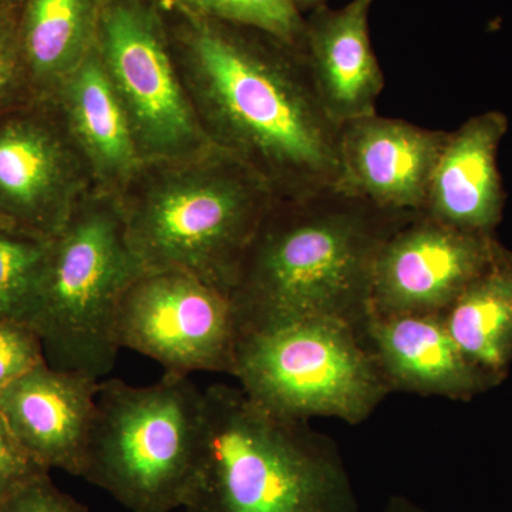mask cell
Returning a JSON list of instances; mask_svg holds the SVG:
<instances>
[{
	"mask_svg": "<svg viewBox=\"0 0 512 512\" xmlns=\"http://www.w3.org/2000/svg\"><path fill=\"white\" fill-rule=\"evenodd\" d=\"M508 131L501 111H485L448 131L431 175L424 214L464 231L495 234L505 192L498 151Z\"/></svg>",
	"mask_w": 512,
	"mask_h": 512,
	"instance_id": "cell-16",
	"label": "cell"
},
{
	"mask_svg": "<svg viewBox=\"0 0 512 512\" xmlns=\"http://www.w3.org/2000/svg\"><path fill=\"white\" fill-rule=\"evenodd\" d=\"M20 3H22V0H0V8L16 10L18 12Z\"/></svg>",
	"mask_w": 512,
	"mask_h": 512,
	"instance_id": "cell-28",
	"label": "cell"
},
{
	"mask_svg": "<svg viewBox=\"0 0 512 512\" xmlns=\"http://www.w3.org/2000/svg\"><path fill=\"white\" fill-rule=\"evenodd\" d=\"M52 99L89 168L94 188L119 195L143 160L97 46Z\"/></svg>",
	"mask_w": 512,
	"mask_h": 512,
	"instance_id": "cell-17",
	"label": "cell"
},
{
	"mask_svg": "<svg viewBox=\"0 0 512 512\" xmlns=\"http://www.w3.org/2000/svg\"><path fill=\"white\" fill-rule=\"evenodd\" d=\"M329 0H292L293 6L298 9L301 15H308L313 9L319 6L328 5Z\"/></svg>",
	"mask_w": 512,
	"mask_h": 512,
	"instance_id": "cell-27",
	"label": "cell"
},
{
	"mask_svg": "<svg viewBox=\"0 0 512 512\" xmlns=\"http://www.w3.org/2000/svg\"><path fill=\"white\" fill-rule=\"evenodd\" d=\"M237 336L227 293L181 271L144 272L117 312L120 349L151 357L175 375H232Z\"/></svg>",
	"mask_w": 512,
	"mask_h": 512,
	"instance_id": "cell-9",
	"label": "cell"
},
{
	"mask_svg": "<svg viewBox=\"0 0 512 512\" xmlns=\"http://www.w3.org/2000/svg\"><path fill=\"white\" fill-rule=\"evenodd\" d=\"M0 225H2V224H0ZM2 227H5V225H2Z\"/></svg>",
	"mask_w": 512,
	"mask_h": 512,
	"instance_id": "cell-29",
	"label": "cell"
},
{
	"mask_svg": "<svg viewBox=\"0 0 512 512\" xmlns=\"http://www.w3.org/2000/svg\"><path fill=\"white\" fill-rule=\"evenodd\" d=\"M375 0L342 8L319 6L305 15L302 53L323 106L342 124L375 114L384 74L370 37Z\"/></svg>",
	"mask_w": 512,
	"mask_h": 512,
	"instance_id": "cell-14",
	"label": "cell"
},
{
	"mask_svg": "<svg viewBox=\"0 0 512 512\" xmlns=\"http://www.w3.org/2000/svg\"><path fill=\"white\" fill-rule=\"evenodd\" d=\"M49 473L39 466L13 436L0 413V501L33 478Z\"/></svg>",
	"mask_w": 512,
	"mask_h": 512,
	"instance_id": "cell-24",
	"label": "cell"
},
{
	"mask_svg": "<svg viewBox=\"0 0 512 512\" xmlns=\"http://www.w3.org/2000/svg\"><path fill=\"white\" fill-rule=\"evenodd\" d=\"M94 188L55 100L0 124V224L53 241Z\"/></svg>",
	"mask_w": 512,
	"mask_h": 512,
	"instance_id": "cell-10",
	"label": "cell"
},
{
	"mask_svg": "<svg viewBox=\"0 0 512 512\" xmlns=\"http://www.w3.org/2000/svg\"><path fill=\"white\" fill-rule=\"evenodd\" d=\"M99 386L46 362L0 390V413L39 466L82 477Z\"/></svg>",
	"mask_w": 512,
	"mask_h": 512,
	"instance_id": "cell-13",
	"label": "cell"
},
{
	"mask_svg": "<svg viewBox=\"0 0 512 512\" xmlns=\"http://www.w3.org/2000/svg\"><path fill=\"white\" fill-rule=\"evenodd\" d=\"M46 363L39 335L16 320H0V390Z\"/></svg>",
	"mask_w": 512,
	"mask_h": 512,
	"instance_id": "cell-22",
	"label": "cell"
},
{
	"mask_svg": "<svg viewBox=\"0 0 512 512\" xmlns=\"http://www.w3.org/2000/svg\"><path fill=\"white\" fill-rule=\"evenodd\" d=\"M161 12L211 146L247 165L275 198L340 188L342 126L323 106L302 49L238 23Z\"/></svg>",
	"mask_w": 512,
	"mask_h": 512,
	"instance_id": "cell-1",
	"label": "cell"
},
{
	"mask_svg": "<svg viewBox=\"0 0 512 512\" xmlns=\"http://www.w3.org/2000/svg\"><path fill=\"white\" fill-rule=\"evenodd\" d=\"M495 234L464 231L419 212L387 238L372 279V315L444 313L503 255Z\"/></svg>",
	"mask_w": 512,
	"mask_h": 512,
	"instance_id": "cell-11",
	"label": "cell"
},
{
	"mask_svg": "<svg viewBox=\"0 0 512 512\" xmlns=\"http://www.w3.org/2000/svg\"><path fill=\"white\" fill-rule=\"evenodd\" d=\"M383 512H427L424 511L423 508H420L419 505L412 503V501L407 500V498L392 497L387 503L386 508H384Z\"/></svg>",
	"mask_w": 512,
	"mask_h": 512,
	"instance_id": "cell-26",
	"label": "cell"
},
{
	"mask_svg": "<svg viewBox=\"0 0 512 512\" xmlns=\"http://www.w3.org/2000/svg\"><path fill=\"white\" fill-rule=\"evenodd\" d=\"M83 478L131 512L183 507L202 437L204 390L165 372L150 386L100 382Z\"/></svg>",
	"mask_w": 512,
	"mask_h": 512,
	"instance_id": "cell-6",
	"label": "cell"
},
{
	"mask_svg": "<svg viewBox=\"0 0 512 512\" xmlns=\"http://www.w3.org/2000/svg\"><path fill=\"white\" fill-rule=\"evenodd\" d=\"M0 512H89L72 495L63 493L49 474L33 478L0 501Z\"/></svg>",
	"mask_w": 512,
	"mask_h": 512,
	"instance_id": "cell-23",
	"label": "cell"
},
{
	"mask_svg": "<svg viewBox=\"0 0 512 512\" xmlns=\"http://www.w3.org/2000/svg\"><path fill=\"white\" fill-rule=\"evenodd\" d=\"M130 239L119 197L92 190L52 241L30 326L46 362L100 380L116 365L121 299L146 272Z\"/></svg>",
	"mask_w": 512,
	"mask_h": 512,
	"instance_id": "cell-5",
	"label": "cell"
},
{
	"mask_svg": "<svg viewBox=\"0 0 512 512\" xmlns=\"http://www.w3.org/2000/svg\"><path fill=\"white\" fill-rule=\"evenodd\" d=\"M100 10L101 0L20 3V53L42 99H52L64 80L96 49Z\"/></svg>",
	"mask_w": 512,
	"mask_h": 512,
	"instance_id": "cell-18",
	"label": "cell"
},
{
	"mask_svg": "<svg viewBox=\"0 0 512 512\" xmlns=\"http://www.w3.org/2000/svg\"><path fill=\"white\" fill-rule=\"evenodd\" d=\"M25 74L28 76L20 53L18 12L0 8V107L8 103Z\"/></svg>",
	"mask_w": 512,
	"mask_h": 512,
	"instance_id": "cell-25",
	"label": "cell"
},
{
	"mask_svg": "<svg viewBox=\"0 0 512 512\" xmlns=\"http://www.w3.org/2000/svg\"><path fill=\"white\" fill-rule=\"evenodd\" d=\"M443 318L464 356L500 383L512 360V251L505 248Z\"/></svg>",
	"mask_w": 512,
	"mask_h": 512,
	"instance_id": "cell-19",
	"label": "cell"
},
{
	"mask_svg": "<svg viewBox=\"0 0 512 512\" xmlns=\"http://www.w3.org/2000/svg\"><path fill=\"white\" fill-rule=\"evenodd\" d=\"M185 512H359L335 441L269 412L239 386L204 390L197 466Z\"/></svg>",
	"mask_w": 512,
	"mask_h": 512,
	"instance_id": "cell-3",
	"label": "cell"
},
{
	"mask_svg": "<svg viewBox=\"0 0 512 512\" xmlns=\"http://www.w3.org/2000/svg\"><path fill=\"white\" fill-rule=\"evenodd\" d=\"M365 340L393 392L470 400L497 384L464 356L443 313L370 315Z\"/></svg>",
	"mask_w": 512,
	"mask_h": 512,
	"instance_id": "cell-15",
	"label": "cell"
},
{
	"mask_svg": "<svg viewBox=\"0 0 512 512\" xmlns=\"http://www.w3.org/2000/svg\"><path fill=\"white\" fill-rule=\"evenodd\" d=\"M97 52L143 163L211 146L185 93L167 23L154 0H101Z\"/></svg>",
	"mask_w": 512,
	"mask_h": 512,
	"instance_id": "cell-8",
	"label": "cell"
},
{
	"mask_svg": "<svg viewBox=\"0 0 512 512\" xmlns=\"http://www.w3.org/2000/svg\"><path fill=\"white\" fill-rule=\"evenodd\" d=\"M414 214L383 210L340 188L275 198L229 291L238 332L319 316L365 336L377 255Z\"/></svg>",
	"mask_w": 512,
	"mask_h": 512,
	"instance_id": "cell-2",
	"label": "cell"
},
{
	"mask_svg": "<svg viewBox=\"0 0 512 512\" xmlns=\"http://www.w3.org/2000/svg\"><path fill=\"white\" fill-rule=\"evenodd\" d=\"M147 271H181L227 293L275 195L238 158L210 146L141 164L119 195Z\"/></svg>",
	"mask_w": 512,
	"mask_h": 512,
	"instance_id": "cell-4",
	"label": "cell"
},
{
	"mask_svg": "<svg viewBox=\"0 0 512 512\" xmlns=\"http://www.w3.org/2000/svg\"><path fill=\"white\" fill-rule=\"evenodd\" d=\"M161 9L183 10L264 30L302 49L305 16L292 0H154Z\"/></svg>",
	"mask_w": 512,
	"mask_h": 512,
	"instance_id": "cell-21",
	"label": "cell"
},
{
	"mask_svg": "<svg viewBox=\"0 0 512 512\" xmlns=\"http://www.w3.org/2000/svg\"><path fill=\"white\" fill-rule=\"evenodd\" d=\"M50 249L52 241L0 225V320H16L30 326L45 281Z\"/></svg>",
	"mask_w": 512,
	"mask_h": 512,
	"instance_id": "cell-20",
	"label": "cell"
},
{
	"mask_svg": "<svg viewBox=\"0 0 512 512\" xmlns=\"http://www.w3.org/2000/svg\"><path fill=\"white\" fill-rule=\"evenodd\" d=\"M448 131L379 114L342 124L340 190L394 212H423Z\"/></svg>",
	"mask_w": 512,
	"mask_h": 512,
	"instance_id": "cell-12",
	"label": "cell"
},
{
	"mask_svg": "<svg viewBox=\"0 0 512 512\" xmlns=\"http://www.w3.org/2000/svg\"><path fill=\"white\" fill-rule=\"evenodd\" d=\"M269 412L363 423L393 392L365 336L342 320L306 316L241 330L232 375Z\"/></svg>",
	"mask_w": 512,
	"mask_h": 512,
	"instance_id": "cell-7",
	"label": "cell"
}]
</instances>
